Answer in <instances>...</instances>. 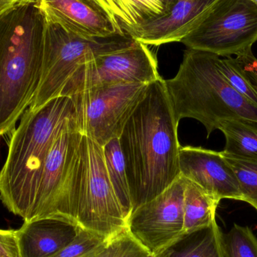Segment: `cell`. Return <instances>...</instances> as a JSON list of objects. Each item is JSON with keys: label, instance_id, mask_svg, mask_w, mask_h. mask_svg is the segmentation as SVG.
I'll return each instance as SVG.
<instances>
[{"label": "cell", "instance_id": "obj_1", "mask_svg": "<svg viewBox=\"0 0 257 257\" xmlns=\"http://www.w3.org/2000/svg\"><path fill=\"white\" fill-rule=\"evenodd\" d=\"M178 123L165 80L148 84L119 137L132 212L163 193L180 175Z\"/></svg>", "mask_w": 257, "mask_h": 257}, {"label": "cell", "instance_id": "obj_2", "mask_svg": "<svg viewBox=\"0 0 257 257\" xmlns=\"http://www.w3.org/2000/svg\"><path fill=\"white\" fill-rule=\"evenodd\" d=\"M75 120L70 96H58L28 108L12 132L0 170V200L10 212L29 221L44 165L56 139Z\"/></svg>", "mask_w": 257, "mask_h": 257}, {"label": "cell", "instance_id": "obj_3", "mask_svg": "<svg viewBox=\"0 0 257 257\" xmlns=\"http://www.w3.org/2000/svg\"><path fill=\"white\" fill-rule=\"evenodd\" d=\"M45 17L38 3L0 16V137L33 103L43 63Z\"/></svg>", "mask_w": 257, "mask_h": 257}, {"label": "cell", "instance_id": "obj_4", "mask_svg": "<svg viewBox=\"0 0 257 257\" xmlns=\"http://www.w3.org/2000/svg\"><path fill=\"white\" fill-rule=\"evenodd\" d=\"M220 57L188 48L177 75L165 80L178 121L183 118L198 120L205 126L207 138L228 119L257 123V107L226 81L219 69Z\"/></svg>", "mask_w": 257, "mask_h": 257}, {"label": "cell", "instance_id": "obj_5", "mask_svg": "<svg viewBox=\"0 0 257 257\" xmlns=\"http://www.w3.org/2000/svg\"><path fill=\"white\" fill-rule=\"evenodd\" d=\"M69 217L108 239L126 229L127 218L111 185L103 148L83 135L68 194Z\"/></svg>", "mask_w": 257, "mask_h": 257}, {"label": "cell", "instance_id": "obj_6", "mask_svg": "<svg viewBox=\"0 0 257 257\" xmlns=\"http://www.w3.org/2000/svg\"><path fill=\"white\" fill-rule=\"evenodd\" d=\"M137 41L128 35L87 39L67 31L45 18L42 76L30 109H36L62 91L77 68L93 59L126 49Z\"/></svg>", "mask_w": 257, "mask_h": 257}, {"label": "cell", "instance_id": "obj_7", "mask_svg": "<svg viewBox=\"0 0 257 257\" xmlns=\"http://www.w3.org/2000/svg\"><path fill=\"white\" fill-rule=\"evenodd\" d=\"M257 42V5L251 0H217L181 41L190 49L232 57Z\"/></svg>", "mask_w": 257, "mask_h": 257}, {"label": "cell", "instance_id": "obj_8", "mask_svg": "<svg viewBox=\"0 0 257 257\" xmlns=\"http://www.w3.org/2000/svg\"><path fill=\"white\" fill-rule=\"evenodd\" d=\"M148 84L126 83L103 86L70 96L75 105L78 130L102 147L111 139L120 137Z\"/></svg>", "mask_w": 257, "mask_h": 257}, {"label": "cell", "instance_id": "obj_9", "mask_svg": "<svg viewBox=\"0 0 257 257\" xmlns=\"http://www.w3.org/2000/svg\"><path fill=\"white\" fill-rule=\"evenodd\" d=\"M160 78L156 56L148 45L137 41L130 48L99 56L78 66L60 96H72L103 86L126 83L148 84Z\"/></svg>", "mask_w": 257, "mask_h": 257}, {"label": "cell", "instance_id": "obj_10", "mask_svg": "<svg viewBox=\"0 0 257 257\" xmlns=\"http://www.w3.org/2000/svg\"><path fill=\"white\" fill-rule=\"evenodd\" d=\"M186 179L181 175L163 193L130 214L126 229L150 254L157 255L184 232Z\"/></svg>", "mask_w": 257, "mask_h": 257}, {"label": "cell", "instance_id": "obj_11", "mask_svg": "<svg viewBox=\"0 0 257 257\" xmlns=\"http://www.w3.org/2000/svg\"><path fill=\"white\" fill-rule=\"evenodd\" d=\"M82 136L75 120L56 139L44 165L29 221L46 217L69 220L68 193Z\"/></svg>", "mask_w": 257, "mask_h": 257}, {"label": "cell", "instance_id": "obj_12", "mask_svg": "<svg viewBox=\"0 0 257 257\" xmlns=\"http://www.w3.org/2000/svg\"><path fill=\"white\" fill-rule=\"evenodd\" d=\"M179 171L181 176L197 184L219 202L223 199L242 200L235 172L221 151L181 146Z\"/></svg>", "mask_w": 257, "mask_h": 257}, {"label": "cell", "instance_id": "obj_13", "mask_svg": "<svg viewBox=\"0 0 257 257\" xmlns=\"http://www.w3.org/2000/svg\"><path fill=\"white\" fill-rule=\"evenodd\" d=\"M38 5L47 20L81 37L102 39L120 34L93 0H39Z\"/></svg>", "mask_w": 257, "mask_h": 257}, {"label": "cell", "instance_id": "obj_14", "mask_svg": "<svg viewBox=\"0 0 257 257\" xmlns=\"http://www.w3.org/2000/svg\"><path fill=\"white\" fill-rule=\"evenodd\" d=\"M216 1L175 0L167 13L138 27L130 36L145 45L154 46L181 42Z\"/></svg>", "mask_w": 257, "mask_h": 257}, {"label": "cell", "instance_id": "obj_15", "mask_svg": "<svg viewBox=\"0 0 257 257\" xmlns=\"http://www.w3.org/2000/svg\"><path fill=\"white\" fill-rule=\"evenodd\" d=\"M80 229L75 222L61 217L24 222L17 230L20 256H54L75 239Z\"/></svg>", "mask_w": 257, "mask_h": 257}, {"label": "cell", "instance_id": "obj_16", "mask_svg": "<svg viewBox=\"0 0 257 257\" xmlns=\"http://www.w3.org/2000/svg\"><path fill=\"white\" fill-rule=\"evenodd\" d=\"M121 35H128L138 27L167 13L175 0H93Z\"/></svg>", "mask_w": 257, "mask_h": 257}, {"label": "cell", "instance_id": "obj_17", "mask_svg": "<svg viewBox=\"0 0 257 257\" xmlns=\"http://www.w3.org/2000/svg\"><path fill=\"white\" fill-rule=\"evenodd\" d=\"M156 257H225L223 232L217 221L193 232L183 233Z\"/></svg>", "mask_w": 257, "mask_h": 257}, {"label": "cell", "instance_id": "obj_18", "mask_svg": "<svg viewBox=\"0 0 257 257\" xmlns=\"http://www.w3.org/2000/svg\"><path fill=\"white\" fill-rule=\"evenodd\" d=\"M185 179L183 233L210 226L216 220V212L220 203L197 184Z\"/></svg>", "mask_w": 257, "mask_h": 257}, {"label": "cell", "instance_id": "obj_19", "mask_svg": "<svg viewBox=\"0 0 257 257\" xmlns=\"http://www.w3.org/2000/svg\"><path fill=\"white\" fill-rule=\"evenodd\" d=\"M226 155L257 162V123L241 119H228L220 123Z\"/></svg>", "mask_w": 257, "mask_h": 257}, {"label": "cell", "instance_id": "obj_20", "mask_svg": "<svg viewBox=\"0 0 257 257\" xmlns=\"http://www.w3.org/2000/svg\"><path fill=\"white\" fill-rule=\"evenodd\" d=\"M102 148L110 181L128 220L133 207L124 157L120 148L119 138L111 139Z\"/></svg>", "mask_w": 257, "mask_h": 257}, {"label": "cell", "instance_id": "obj_21", "mask_svg": "<svg viewBox=\"0 0 257 257\" xmlns=\"http://www.w3.org/2000/svg\"><path fill=\"white\" fill-rule=\"evenodd\" d=\"M222 154L235 172L241 201L250 204L257 211V162Z\"/></svg>", "mask_w": 257, "mask_h": 257}, {"label": "cell", "instance_id": "obj_22", "mask_svg": "<svg viewBox=\"0 0 257 257\" xmlns=\"http://www.w3.org/2000/svg\"><path fill=\"white\" fill-rule=\"evenodd\" d=\"M225 257H257V237L249 226L233 225L223 233Z\"/></svg>", "mask_w": 257, "mask_h": 257}, {"label": "cell", "instance_id": "obj_23", "mask_svg": "<svg viewBox=\"0 0 257 257\" xmlns=\"http://www.w3.org/2000/svg\"><path fill=\"white\" fill-rule=\"evenodd\" d=\"M110 239L81 228L75 239L51 257H96Z\"/></svg>", "mask_w": 257, "mask_h": 257}, {"label": "cell", "instance_id": "obj_24", "mask_svg": "<svg viewBox=\"0 0 257 257\" xmlns=\"http://www.w3.org/2000/svg\"><path fill=\"white\" fill-rule=\"evenodd\" d=\"M218 66L231 86L243 97L257 107V90L241 70L238 62L232 57L218 60Z\"/></svg>", "mask_w": 257, "mask_h": 257}, {"label": "cell", "instance_id": "obj_25", "mask_svg": "<svg viewBox=\"0 0 257 257\" xmlns=\"http://www.w3.org/2000/svg\"><path fill=\"white\" fill-rule=\"evenodd\" d=\"M150 255L126 229L110 239L96 257H148Z\"/></svg>", "mask_w": 257, "mask_h": 257}, {"label": "cell", "instance_id": "obj_26", "mask_svg": "<svg viewBox=\"0 0 257 257\" xmlns=\"http://www.w3.org/2000/svg\"><path fill=\"white\" fill-rule=\"evenodd\" d=\"M0 257H21L17 230L0 229Z\"/></svg>", "mask_w": 257, "mask_h": 257}, {"label": "cell", "instance_id": "obj_27", "mask_svg": "<svg viewBox=\"0 0 257 257\" xmlns=\"http://www.w3.org/2000/svg\"><path fill=\"white\" fill-rule=\"evenodd\" d=\"M235 60L257 90V58L253 55L252 48L236 55Z\"/></svg>", "mask_w": 257, "mask_h": 257}, {"label": "cell", "instance_id": "obj_28", "mask_svg": "<svg viewBox=\"0 0 257 257\" xmlns=\"http://www.w3.org/2000/svg\"><path fill=\"white\" fill-rule=\"evenodd\" d=\"M39 1V0H0V16L20 6L38 3Z\"/></svg>", "mask_w": 257, "mask_h": 257}, {"label": "cell", "instance_id": "obj_29", "mask_svg": "<svg viewBox=\"0 0 257 257\" xmlns=\"http://www.w3.org/2000/svg\"><path fill=\"white\" fill-rule=\"evenodd\" d=\"M251 1L253 2V3H254L255 4L257 5V0H251Z\"/></svg>", "mask_w": 257, "mask_h": 257}, {"label": "cell", "instance_id": "obj_30", "mask_svg": "<svg viewBox=\"0 0 257 257\" xmlns=\"http://www.w3.org/2000/svg\"><path fill=\"white\" fill-rule=\"evenodd\" d=\"M148 257H156L154 256V255H150V256H148Z\"/></svg>", "mask_w": 257, "mask_h": 257}]
</instances>
